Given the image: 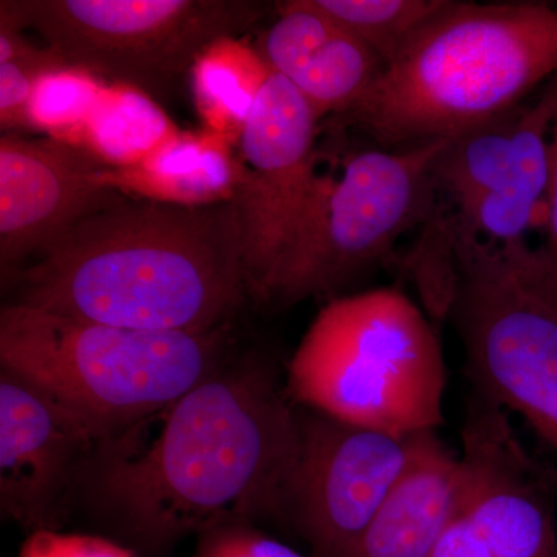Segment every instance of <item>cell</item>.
I'll return each mask as SVG.
<instances>
[{
  "label": "cell",
  "mask_w": 557,
  "mask_h": 557,
  "mask_svg": "<svg viewBox=\"0 0 557 557\" xmlns=\"http://www.w3.org/2000/svg\"><path fill=\"white\" fill-rule=\"evenodd\" d=\"M298 450L296 405L267 359L220 368L164 410L143 448L102 443L89 461L98 509L150 548L284 518Z\"/></svg>",
  "instance_id": "obj_1"
},
{
  "label": "cell",
  "mask_w": 557,
  "mask_h": 557,
  "mask_svg": "<svg viewBox=\"0 0 557 557\" xmlns=\"http://www.w3.org/2000/svg\"><path fill=\"white\" fill-rule=\"evenodd\" d=\"M17 278L20 304L139 332H214L249 299L233 200L131 197L79 220Z\"/></svg>",
  "instance_id": "obj_2"
},
{
  "label": "cell",
  "mask_w": 557,
  "mask_h": 557,
  "mask_svg": "<svg viewBox=\"0 0 557 557\" xmlns=\"http://www.w3.org/2000/svg\"><path fill=\"white\" fill-rule=\"evenodd\" d=\"M556 75V7L446 0L343 119L381 149L410 148L504 115Z\"/></svg>",
  "instance_id": "obj_3"
},
{
  "label": "cell",
  "mask_w": 557,
  "mask_h": 557,
  "mask_svg": "<svg viewBox=\"0 0 557 557\" xmlns=\"http://www.w3.org/2000/svg\"><path fill=\"white\" fill-rule=\"evenodd\" d=\"M230 325L208 333L110 327L10 304L0 310V361L72 410L102 440L119 438L222 368Z\"/></svg>",
  "instance_id": "obj_4"
},
{
  "label": "cell",
  "mask_w": 557,
  "mask_h": 557,
  "mask_svg": "<svg viewBox=\"0 0 557 557\" xmlns=\"http://www.w3.org/2000/svg\"><path fill=\"white\" fill-rule=\"evenodd\" d=\"M445 388L437 333L397 288L330 300L285 380L295 405L405 437L442 426Z\"/></svg>",
  "instance_id": "obj_5"
},
{
  "label": "cell",
  "mask_w": 557,
  "mask_h": 557,
  "mask_svg": "<svg viewBox=\"0 0 557 557\" xmlns=\"http://www.w3.org/2000/svg\"><path fill=\"white\" fill-rule=\"evenodd\" d=\"M437 231L449 252L445 319L471 387L519 412L557 453V306L527 269L528 244L498 247L446 219ZM545 478L557 496V463L545 465Z\"/></svg>",
  "instance_id": "obj_6"
},
{
  "label": "cell",
  "mask_w": 557,
  "mask_h": 557,
  "mask_svg": "<svg viewBox=\"0 0 557 557\" xmlns=\"http://www.w3.org/2000/svg\"><path fill=\"white\" fill-rule=\"evenodd\" d=\"M255 0H2L69 67L150 98L168 97L197 60L270 13Z\"/></svg>",
  "instance_id": "obj_7"
},
{
  "label": "cell",
  "mask_w": 557,
  "mask_h": 557,
  "mask_svg": "<svg viewBox=\"0 0 557 557\" xmlns=\"http://www.w3.org/2000/svg\"><path fill=\"white\" fill-rule=\"evenodd\" d=\"M448 139L351 153L327 178L309 230L271 281L262 306L330 295L395 258L398 240L435 215L434 164Z\"/></svg>",
  "instance_id": "obj_8"
},
{
  "label": "cell",
  "mask_w": 557,
  "mask_h": 557,
  "mask_svg": "<svg viewBox=\"0 0 557 557\" xmlns=\"http://www.w3.org/2000/svg\"><path fill=\"white\" fill-rule=\"evenodd\" d=\"M321 120L287 79L271 73L237 143L233 201L249 299L260 306L309 230L327 182L317 172Z\"/></svg>",
  "instance_id": "obj_9"
},
{
  "label": "cell",
  "mask_w": 557,
  "mask_h": 557,
  "mask_svg": "<svg viewBox=\"0 0 557 557\" xmlns=\"http://www.w3.org/2000/svg\"><path fill=\"white\" fill-rule=\"evenodd\" d=\"M549 83L518 108L449 138L434 164L446 220L498 247L527 244L528 230L552 178Z\"/></svg>",
  "instance_id": "obj_10"
},
{
  "label": "cell",
  "mask_w": 557,
  "mask_h": 557,
  "mask_svg": "<svg viewBox=\"0 0 557 557\" xmlns=\"http://www.w3.org/2000/svg\"><path fill=\"white\" fill-rule=\"evenodd\" d=\"M298 450L288 519L314 557H347L408 465L413 435L348 423L296 405ZM417 435V434H416Z\"/></svg>",
  "instance_id": "obj_11"
},
{
  "label": "cell",
  "mask_w": 557,
  "mask_h": 557,
  "mask_svg": "<svg viewBox=\"0 0 557 557\" xmlns=\"http://www.w3.org/2000/svg\"><path fill=\"white\" fill-rule=\"evenodd\" d=\"M461 508L494 557H557L545 465L528 456L505 408L469 388L461 429Z\"/></svg>",
  "instance_id": "obj_12"
},
{
  "label": "cell",
  "mask_w": 557,
  "mask_h": 557,
  "mask_svg": "<svg viewBox=\"0 0 557 557\" xmlns=\"http://www.w3.org/2000/svg\"><path fill=\"white\" fill-rule=\"evenodd\" d=\"M108 164L86 149L53 138L0 139V270L20 276L32 255L79 220L131 199L106 185Z\"/></svg>",
  "instance_id": "obj_13"
},
{
  "label": "cell",
  "mask_w": 557,
  "mask_h": 557,
  "mask_svg": "<svg viewBox=\"0 0 557 557\" xmlns=\"http://www.w3.org/2000/svg\"><path fill=\"white\" fill-rule=\"evenodd\" d=\"M102 440L57 399L0 373V509L32 533L58 530L64 498Z\"/></svg>",
  "instance_id": "obj_14"
},
{
  "label": "cell",
  "mask_w": 557,
  "mask_h": 557,
  "mask_svg": "<svg viewBox=\"0 0 557 557\" xmlns=\"http://www.w3.org/2000/svg\"><path fill=\"white\" fill-rule=\"evenodd\" d=\"M277 17L255 49L309 101L321 119H343L383 75L386 64L369 46L314 7L313 0L278 3Z\"/></svg>",
  "instance_id": "obj_15"
},
{
  "label": "cell",
  "mask_w": 557,
  "mask_h": 557,
  "mask_svg": "<svg viewBox=\"0 0 557 557\" xmlns=\"http://www.w3.org/2000/svg\"><path fill=\"white\" fill-rule=\"evenodd\" d=\"M463 469L437 431L413 435L412 453L347 557H426L460 508Z\"/></svg>",
  "instance_id": "obj_16"
},
{
  "label": "cell",
  "mask_w": 557,
  "mask_h": 557,
  "mask_svg": "<svg viewBox=\"0 0 557 557\" xmlns=\"http://www.w3.org/2000/svg\"><path fill=\"white\" fill-rule=\"evenodd\" d=\"M228 139L214 132H178L170 143L132 168L104 171L106 185L134 199L208 207L233 200L237 159Z\"/></svg>",
  "instance_id": "obj_17"
},
{
  "label": "cell",
  "mask_w": 557,
  "mask_h": 557,
  "mask_svg": "<svg viewBox=\"0 0 557 557\" xmlns=\"http://www.w3.org/2000/svg\"><path fill=\"white\" fill-rule=\"evenodd\" d=\"M271 69L255 47L239 39L219 40L190 70L194 100L205 129L237 146Z\"/></svg>",
  "instance_id": "obj_18"
},
{
  "label": "cell",
  "mask_w": 557,
  "mask_h": 557,
  "mask_svg": "<svg viewBox=\"0 0 557 557\" xmlns=\"http://www.w3.org/2000/svg\"><path fill=\"white\" fill-rule=\"evenodd\" d=\"M141 91L108 86L84 132L81 148L110 168L137 166L178 134Z\"/></svg>",
  "instance_id": "obj_19"
},
{
  "label": "cell",
  "mask_w": 557,
  "mask_h": 557,
  "mask_svg": "<svg viewBox=\"0 0 557 557\" xmlns=\"http://www.w3.org/2000/svg\"><path fill=\"white\" fill-rule=\"evenodd\" d=\"M388 64L403 44L434 16L446 0H313Z\"/></svg>",
  "instance_id": "obj_20"
},
{
  "label": "cell",
  "mask_w": 557,
  "mask_h": 557,
  "mask_svg": "<svg viewBox=\"0 0 557 557\" xmlns=\"http://www.w3.org/2000/svg\"><path fill=\"white\" fill-rule=\"evenodd\" d=\"M106 87L104 81L86 70L64 67L47 73L33 91L30 129L81 148L87 123Z\"/></svg>",
  "instance_id": "obj_21"
},
{
  "label": "cell",
  "mask_w": 557,
  "mask_h": 557,
  "mask_svg": "<svg viewBox=\"0 0 557 557\" xmlns=\"http://www.w3.org/2000/svg\"><path fill=\"white\" fill-rule=\"evenodd\" d=\"M69 67L50 47L25 38L5 14H0V127L3 132L32 131L28 109L36 84L47 73Z\"/></svg>",
  "instance_id": "obj_22"
},
{
  "label": "cell",
  "mask_w": 557,
  "mask_h": 557,
  "mask_svg": "<svg viewBox=\"0 0 557 557\" xmlns=\"http://www.w3.org/2000/svg\"><path fill=\"white\" fill-rule=\"evenodd\" d=\"M194 557H306L248 523L212 528L200 534Z\"/></svg>",
  "instance_id": "obj_23"
},
{
  "label": "cell",
  "mask_w": 557,
  "mask_h": 557,
  "mask_svg": "<svg viewBox=\"0 0 557 557\" xmlns=\"http://www.w3.org/2000/svg\"><path fill=\"white\" fill-rule=\"evenodd\" d=\"M555 94V113L552 121V178L547 196V237L537 248L527 252L531 276L544 295L557 306V75L548 81Z\"/></svg>",
  "instance_id": "obj_24"
},
{
  "label": "cell",
  "mask_w": 557,
  "mask_h": 557,
  "mask_svg": "<svg viewBox=\"0 0 557 557\" xmlns=\"http://www.w3.org/2000/svg\"><path fill=\"white\" fill-rule=\"evenodd\" d=\"M20 557H137L131 549L100 536L42 530L30 533Z\"/></svg>",
  "instance_id": "obj_25"
},
{
  "label": "cell",
  "mask_w": 557,
  "mask_h": 557,
  "mask_svg": "<svg viewBox=\"0 0 557 557\" xmlns=\"http://www.w3.org/2000/svg\"><path fill=\"white\" fill-rule=\"evenodd\" d=\"M426 557H494V555L460 505L456 518L450 520L449 525L443 531L437 544L432 547Z\"/></svg>",
  "instance_id": "obj_26"
}]
</instances>
